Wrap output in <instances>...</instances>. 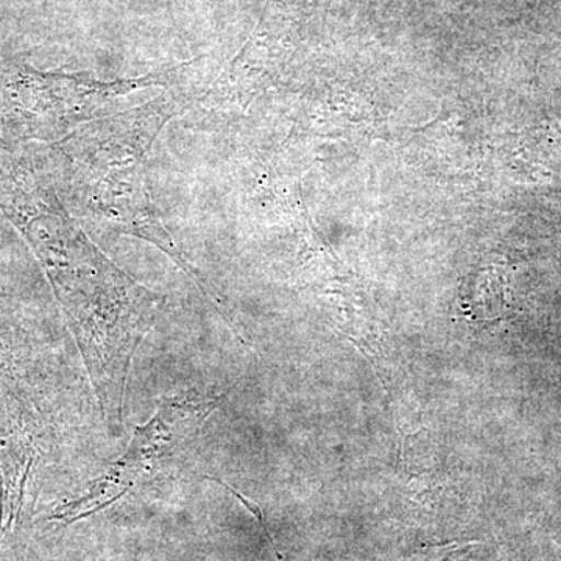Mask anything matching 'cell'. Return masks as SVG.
I'll use <instances>...</instances> for the list:
<instances>
[{"instance_id":"obj_1","label":"cell","mask_w":561,"mask_h":561,"mask_svg":"<svg viewBox=\"0 0 561 561\" xmlns=\"http://www.w3.org/2000/svg\"><path fill=\"white\" fill-rule=\"evenodd\" d=\"M227 393L187 390L158 404L151 419L133 432L127 449L76 500L55 508L49 522L69 526L105 511L128 493L161 474L184 448L198 437L206 421L220 408Z\"/></svg>"},{"instance_id":"obj_2","label":"cell","mask_w":561,"mask_h":561,"mask_svg":"<svg viewBox=\"0 0 561 561\" xmlns=\"http://www.w3.org/2000/svg\"><path fill=\"white\" fill-rule=\"evenodd\" d=\"M44 423L27 379L0 343V545L16 529L43 457Z\"/></svg>"}]
</instances>
